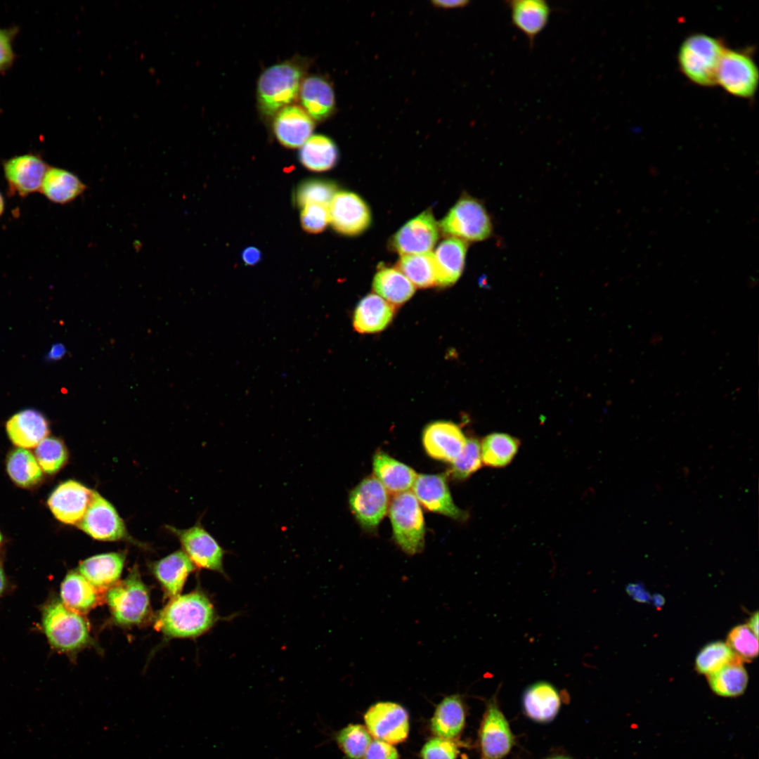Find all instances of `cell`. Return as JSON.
<instances>
[{
	"instance_id": "c3c4849f",
	"label": "cell",
	"mask_w": 759,
	"mask_h": 759,
	"mask_svg": "<svg viewBox=\"0 0 759 759\" xmlns=\"http://www.w3.org/2000/svg\"><path fill=\"white\" fill-rule=\"evenodd\" d=\"M397 750L390 744L376 739L370 742L364 759H398Z\"/></svg>"
},
{
	"instance_id": "ac0fdd59",
	"label": "cell",
	"mask_w": 759,
	"mask_h": 759,
	"mask_svg": "<svg viewBox=\"0 0 759 759\" xmlns=\"http://www.w3.org/2000/svg\"><path fill=\"white\" fill-rule=\"evenodd\" d=\"M92 494L93 491L81 483L68 480L55 488L47 502L58 520L78 525L87 510Z\"/></svg>"
},
{
	"instance_id": "7a4b0ae2",
	"label": "cell",
	"mask_w": 759,
	"mask_h": 759,
	"mask_svg": "<svg viewBox=\"0 0 759 759\" xmlns=\"http://www.w3.org/2000/svg\"><path fill=\"white\" fill-rule=\"evenodd\" d=\"M722 41L711 35L694 33L681 43L677 62L682 73L692 83L710 87L717 84L716 77L725 49Z\"/></svg>"
},
{
	"instance_id": "f35d334b",
	"label": "cell",
	"mask_w": 759,
	"mask_h": 759,
	"mask_svg": "<svg viewBox=\"0 0 759 759\" xmlns=\"http://www.w3.org/2000/svg\"><path fill=\"white\" fill-rule=\"evenodd\" d=\"M743 663L729 647L721 641L713 642L704 646L699 652L695 666L700 674L708 675L733 663Z\"/></svg>"
},
{
	"instance_id": "b9f144b4",
	"label": "cell",
	"mask_w": 759,
	"mask_h": 759,
	"mask_svg": "<svg viewBox=\"0 0 759 759\" xmlns=\"http://www.w3.org/2000/svg\"><path fill=\"white\" fill-rule=\"evenodd\" d=\"M35 458L41 469L47 474H54L66 463L67 451L62 441L48 437L36 447Z\"/></svg>"
},
{
	"instance_id": "8992f818",
	"label": "cell",
	"mask_w": 759,
	"mask_h": 759,
	"mask_svg": "<svg viewBox=\"0 0 759 759\" xmlns=\"http://www.w3.org/2000/svg\"><path fill=\"white\" fill-rule=\"evenodd\" d=\"M394 539L406 554L414 555L424 546V521L420 502L410 491L397 494L389 508Z\"/></svg>"
},
{
	"instance_id": "cb8c5ba5",
	"label": "cell",
	"mask_w": 759,
	"mask_h": 759,
	"mask_svg": "<svg viewBox=\"0 0 759 759\" xmlns=\"http://www.w3.org/2000/svg\"><path fill=\"white\" fill-rule=\"evenodd\" d=\"M125 559L123 552L94 555L79 564V571L100 592L108 590L119 581Z\"/></svg>"
},
{
	"instance_id": "9a60e30c",
	"label": "cell",
	"mask_w": 759,
	"mask_h": 759,
	"mask_svg": "<svg viewBox=\"0 0 759 759\" xmlns=\"http://www.w3.org/2000/svg\"><path fill=\"white\" fill-rule=\"evenodd\" d=\"M329 222L338 233L345 235H357L370 226L371 215L369 207L356 193L337 192L328 206Z\"/></svg>"
},
{
	"instance_id": "f546056e",
	"label": "cell",
	"mask_w": 759,
	"mask_h": 759,
	"mask_svg": "<svg viewBox=\"0 0 759 759\" xmlns=\"http://www.w3.org/2000/svg\"><path fill=\"white\" fill-rule=\"evenodd\" d=\"M86 185L74 173L65 169L49 167L40 192L51 202L65 205L82 195Z\"/></svg>"
},
{
	"instance_id": "ee69618b",
	"label": "cell",
	"mask_w": 759,
	"mask_h": 759,
	"mask_svg": "<svg viewBox=\"0 0 759 759\" xmlns=\"http://www.w3.org/2000/svg\"><path fill=\"white\" fill-rule=\"evenodd\" d=\"M726 644L743 661L749 662L758 656V637L747 625L733 628L727 635Z\"/></svg>"
},
{
	"instance_id": "ba28073f",
	"label": "cell",
	"mask_w": 759,
	"mask_h": 759,
	"mask_svg": "<svg viewBox=\"0 0 759 759\" xmlns=\"http://www.w3.org/2000/svg\"><path fill=\"white\" fill-rule=\"evenodd\" d=\"M716 82L736 97H753L758 87L759 70L749 51L726 47L718 65Z\"/></svg>"
},
{
	"instance_id": "5bb4252c",
	"label": "cell",
	"mask_w": 759,
	"mask_h": 759,
	"mask_svg": "<svg viewBox=\"0 0 759 759\" xmlns=\"http://www.w3.org/2000/svg\"><path fill=\"white\" fill-rule=\"evenodd\" d=\"M368 732L375 738L390 744L406 739L409 718L406 710L394 702H379L372 705L364 715Z\"/></svg>"
},
{
	"instance_id": "836d02e7",
	"label": "cell",
	"mask_w": 759,
	"mask_h": 759,
	"mask_svg": "<svg viewBox=\"0 0 759 759\" xmlns=\"http://www.w3.org/2000/svg\"><path fill=\"white\" fill-rule=\"evenodd\" d=\"M299 160L308 169L324 171L332 169L338 160V150L335 142L320 134L311 136L301 146Z\"/></svg>"
},
{
	"instance_id": "7dc6e473",
	"label": "cell",
	"mask_w": 759,
	"mask_h": 759,
	"mask_svg": "<svg viewBox=\"0 0 759 759\" xmlns=\"http://www.w3.org/2000/svg\"><path fill=\"white\" fill-rule=\"evenodd\" d=\"M15 33L13 30L0 28V72L9 68L13 63L12 41Z\"/></svg>"
},
{
	"instance_id": "91938a15",
	"label": "cell",
	"mask_w": 759,
	"mask_h": 759,
	"mask_svg": "<svg viewBox=\"0 0 759 759\" xmlns=\"http://www.w3.org/2000/svg\"><path fill=\"white\" fill-rule=\"evenodd\" d=\"M1 539H2V537H1V533H0V543H1Z\"/></svg>"
},
{
	"instance_id": "9f6ffc18",
	"label": "cell",
	"mask_w": 759,
	"mask_h": 759,
	"mask_svg": "<svg viewBox=\"0 0 759 759\" xmlns=\"http://www.w3.org/2000/svg\"><path fill=\"white\" fill-rule=\"evenodd\" d=\"M6 585V578L4 570L0 565V595L3 592Z\"/></svg>"
},
{
	"instance_id": "3957f363",
	"label": "cell",
	"mask_w": 759,
	"mask_h": 759,
	"mask_svg": "<svg viewBox=\"0 0 759 759\" xmlns=\"http://www.w3.org/2000/svg\"><path fill=\"white\" fill-rule=\"evenodd\" d=\"M304 72V64L292 60L265 70L257 85L260 112L266 117H272L294 100L299 93Z\"/></svg>"
},
{
	"instance_id": "681fc988",
	"label": "cell",
	"mask_w": 759,
	"mask_h": 759,
	"mask_svg": "<svg viewBox=\"0 0 759 759\" xmlns=\"http://www.w3.org/2000/svg\"><path fill=\"white\" fill-rule=\"evenodd\" d=\"M626 592L636 602L648 603L651 601V595L641 583L628 584Z\"/></svg>"
},
{
	"instance_id": "ffe728a7",
	"label": "cell",
	"mask_w": 759,
	"mask_h": 759,
	"mask_svg": "<svg viewBox=\"0 0 759 759\" xmlns=\"http://www.w3.org/2000/svg\"><path fill=\"white\" fill-rule=\"evenodd\" d=\"M505 4L512 25L526 37L532 48L549 23L550 5L545 0H510Z\"/></svg>"
},
{
	"instance_id": "60d3db41",
	"label": "cell",
	"mask_w": 759,
	"mask_h": 759,
	"mask_svg": "<svg viewBox=\"0 0 759 759\" xmlns=\"http://www.w3.org/2000/svg\"><path fill=\"white\" fill-rule=\"evenodd\" d=\"M336 193V185L332 181L309 179L303 181L299 186L296 193V202L301 207L309 204L328 207Z\"/></svg>"
},
{
	"instance_id": "bcb514c9",
	"label": "cell",
	"mask_w": 759,
	"mask_h": 759,
	"mask_svg": "<svg viewBox=\"0 0 759 759\" xmlns=\"http://www.w3.org/2000/svg\"><path fill=\"white\" fill-rule=\"evenodd\" d=\"M458 750L450 739L436 737L428 741L423 746L422 759H456Z\"/></svg>"
},
{
	"instance_id": "4fadbf2b",
	"label": "cell",
	"mask_w": 759,
	"mask_h": 759,
	"mask_svg": "<svg viewBox=\"0 0 759 759\" xmlns=\"http://www.w3.org/2000/svg\"><path fill=\"white\" fill-rule=\"evenodd\" d=\"M2 165L9 195L20 197L40 191L49 167L41 156L34 153L13 156L4 160Z\"/></svg>"
},
{
	"instance_id": "603a6c76",
	"label": "cell",
	"mask_w": 759,
	"mask_h": 759,
	"mask_svg": "<svg viewBox=\"0 0 759 759\" xmlns=\"http://www.w3.org/2000/svg\"><path fill=\"white\" fill-rule=\"evenodd\" d=\"M562 705V696L557 688L550 682L539 681L529 685L522 696L524 714L531 720L546 723L558 714Z\"/></svg>"
},
{
	"instance_id": "9c48e42d",
	"label": "cell",
	"mask_w": 759,
	"mask_h": 759,
	"mask_svg": "<svg viewBox=\"0 0 759 759\" xmlns=\"http://www.w3.org/2000/svg\"><path fill=\"white\" fill-rule=\"evenodd\" d=\"M349 507L365 530L375 529L389 510L387 490L375 476L364 478L349 495Z\"/></svg>"
},
{
	"instance_id": "d590c367",
	"label": "cell",
	"mask_w": 759,
	"mask_h": 759,
	"mask_svg": "<svg viewBox=\"0 0 759 759\" xmlns=\"http://www.w3.org/2000/svg\"><path fill=\"white\" fill-rule=\"evenodd\" d=\"M743 663H733L707 675L711 690L722 697H737L746 690L748 682V673Z\"/></svg>"
},
{
	"instance_id": "277c9868",
	"label": "cell",
	"mask_w": 759,
	"mask_h": 759,
	"mask_svg": "<svg viewBox=\"0 0 759 759\" xmlns=\"http://www.w3.org/2000/svg\"><path fill=\"white\" fill-rule=\"evenodd\" d=\"M42 625L50 644L63 652H76L93 643L83 614L60 601L48 603L42 613Z\"/></svg>"
},
{
	"instance_id": "74e56055",
	"label": "cell",
	"mask_w": 759,
	"mask_h": 759,
	"mask_svg": "<svg viewBox=\"0 0 759 759\" xmlns=\"http://www.w3.org/2000/svg\"><path fill=\"white\" fill-rule=\"evenodd\" d=\"M401 271L419 288H427L436 285L435 267L432 252L424 254L402 255L398 264Z\"/></svg>"
},
{
	"instance_id": "484cf974",
	"label": "cell",
	"mask_w": 759,
	"mask_h": 759,
	"mask_svg": "<svg viewBox=\"0 0 759 759\" xmlns=\"http://www.w3.org/2000/svg\"><path fill=\"white\" fill-rule=\"evenodd\" d=\"M195 568L187 554L178 550L153 563L152 571L165 595L171 599L180 595L188 576Z\"/></svg>"
},
{
	"instance_id": "6da1fadb",
	"label": "cell",
	"mask_w": 759,
	"mask_h": 759,
	"mask_svg": "<svg viewBox=\"0 0 759 759\" xmlns=\"http://www.w3.org/2000/svg\"><path fill=\"white\" fill-rule=\"evenodd\" d=\"M219 616L202 590L178 595L157 614L155 628L171 638H195L211 629Z\"/></svg>"
},
{
	"instance_id": "e0dca14e",
	"label": "cell",
	"mask_w": 759,
	"mask_h": 759,
	"mask_svg": "<svg viewBox=\"0 0 759 759\" xmlns=\"http://www.w3.org/2000/svg\"><path fill=\"white\" fill-rule=\"evenodd\" d=\"M414 495L427 510L458 521L468 515L453 502L444 474H419L413 486Z\"/></svg>"
},
{
	"instance_id": "f907efd6",
	"label": "cell",
	"mask_w": 759,
	"mask_h": 759,
	"mask_svg": "<svg viewBox=\"0 0 759 759\" xmlns=\"http://www.w3.org/2000/svg\"><path fill=\"white\" fill-rule=\"evenodd\" d=\"M242 259L245 264L254 265L259 262L261 259V252L254 247H249L245 249L242 253Z\"/></svg>"
},
{
	"instance_id": "e575fe53",
	"label": "cell",
	"mask_w": 759,
	"mask_h": 759,
	"mask_svg": "<svg viewBox=\"0 0 759 759\" xmlns=\"http://www.w3.org/2000/svg\"><path fill=\"white\" fill-rule=\"evenodd\" d=\"M519 445L517 438L507 434H488L481 443L482 462L491 467H505L516 455Z\"/></svg>"
},
{
	"instance_id": "83f0119b",
	"label": "cell",
	"mask_w": 759,
	"mask_h": 759,
	"mask_svg": "<svg viewBox=\"0 0 759 759\" xmlns=\"http://www.w3.org/2000/svg\"><path fill=\"white\" fill-rule=\"evenodd\" d=\"M299 97L304 110L313 119L328 118L335 108V99L331 84L325 79L311 76L302 81Z\"/></svg>"
},
{
	"instance_id": "8d00e7d4",
	"label": "cell",
	"mask_w": 759,
	"mask_h": 759,
	"mask_svg": "<svg viewBox=\"0 0 759 759\" xmlns=\"http://www.w3.org/2000/svg\"><path fill=\"white\" fill-rule=\"evenodd\" d=\"M6 468L11 479L23 488L32 487L42 479V470L35 456L25 448H18L10 453Z\"/></svg>"
},
{
	"instance_id": "7c38bea8",
	"label": "cell",
	"mask_w": 759,
	"mask_h": 759,
	"mask_svg": "<svg viewBox=\"0 0 759 759\" xmlns=\"http://www.w3.org/2000/svg\"><path fill=\"white\" fill-rule=\"evenodd\" d=\"M479 737L484 759H502L514 746V735L499 707L496 695L487 702Z\"/></svg>"
},
{
	"instance_id": "7402d4cb",
	"label": "cell",
	"mask_w": 759,
	"mask_h": 759,
	"mask_svg": "<svg viewBox=\"0 0 759 759\" xmlns=\"http://www.w3.org/2000/svg\"><path fill=\"white\" fill-rule=\"evenodd\" d=\"M467 242L450 237L443 240L433 252L436 285L448 287L458 281L465 267Z\"/></svg>"
},
{
	"instance_id": "f6af8a7d",
	"label": "cell",
	"mask_w": 759,
	"mask_h": 759,
	"mask_svg": "<svg viewBox=\"0 0 759 759\" xmlns=\"http://www.w3.org/2000/svg\"><path fill=\"white\" fill-rule=\"evenodd\" d=\"M303 229L311 233L323 231L329 223L328 207L309 204L302 207L300 216Z\"/></svg>"
},
{
	"instance_id": "4316f807",
	"label": "cell",
	"mask_w": 759,
	"mask_h": 759,
	"mask_svg": "<svg viewBox=\"0 0 759 759\" xmlns=\"http://www.w3.org/2000/svg\"><path fill=\"white\" fill-rule=\"evenodd\" d=\"M394 309L391 304L375 294L364 297L357 304L353 318L354 330L362 334H370L384 330L393 319Z\"/></svg>"
},
{
	"instance_id": "f1b7e54d",
	"label": "cell",
	"mask_w": 759,
	"mask_h": 759,
	"mask_svg": "<svg viewBox=\"0 0 759 759\" xmlns=\"http://www.w3.org/2000/svg\"><path fill=\"white\" fill-rule=\"evenodd\" d=\"M372 467L375 476L385 489L396 494L413 488L417 476L411 467L381 450L374 455Z\"/></svg>"
},
{
	"instance_id": "f5cc1de1",
	"label": "cell",
	"mask_w": 759,
	"mask_h": 759,
	"mask_svg": "<svg viewBox=\"0 0 759 759\" xmlns=\"http://www.w3.org/2000/svg\"><path fill=\"white\" fill-rule=\"evenodd\" d=\"M66 353L65 347L60 343L55 344L52 346L48 353V358L49 360H59Z\"/></svg>"
},
{
	"instance_id": "5b68a950",
	"label": "cell",
	"mask_w": 759,
	"mask_h": 759,
	"mask_svg": "<svg viewBox=\"0 0 759 759\" xmlns=\"http://www.w3.org/2000/svg\"><path fill=\"white\" fill-rule=\"evenodd\" d=\"M106 600L113 621L119 625L134 626L151 616L148 589L134 566L128 576L107 590Z\"/></svg>"
},
{
	"instance_id": "2e32d148",
	"label": "cell",
	"mask_w": 759,
	"mask_h": 759,
	"mask_svg": "<svg viewBox=\"0 0 759 759\" xmlns=\"http://www.w3.org/2000/svg\"><path fill=\"white\" fill-rule=\"evenodd\" d=\"M439 227L432 212L426 210L410 220L393 236L391 247L401 255L432 252L439 238Z\"/></svg>"
},
{
	"instance_id": "ab89813d",
	"label": "cell",
	"mask_w": 759,
	"mask_h": 759,
	"mask_svg": "<svg viewBox=\"0 0 759 759\" xmlns=\"http://www.w3.org/2000/svg\"><path fill=\"white\" fill-rule=\"evenodd\" d=\"M335 738L349 759H361L371 742L370 733L361 725H347L337 732Z\"/></svg>"
},
{
	"instance_id": "30bf717a",
	"label": "cell",
	"mask_w": 759,
	"mask_h": 759,
	"mask_svg": "<svg viewBox=\"0 0 759 759\" xmlns=\"http://www.w3.org/2000/svg\"><path fill=\"white\" fill-rule=\"evenodd\" d=\"M167 528L178 537L183 552L195 567L224 574L226 551L200 523L187 529L170 526Z\"/></svg>"
},
{
	"instance_id": "db71d44e",
	"label": "cell",
	"mask_w": 759,
	"mask_h": 759,
	"mask_svg": "<svg viewBox=\"0 0 759 759\" xmlns=\"http://www.w3.org/2000/svg\"><path fill=\"white\" fill-rule=\"evenodd\" d=\"M747 626L751 632L758 637V612H755L750 618Z\"/></svg>"
},
{
	"instance_id": "6f0895ef",
	"label": "cell",
	"mask_w": 759,
	"mask_h": 759,
	"mask_svg": "<svg viewBox=\"0 0 759 759\" xmlns=\"http://www.w3.org/2000/svg\"><path fill=\"white\" fill-rule=\"evenodd\" d=\"M5 209V201L2 194L0 193V216L4 213Z\"/></svg>"
},
{
	"instance_id": "11a10c76",
	"label": "cell",
	"mask_w": 759,
	"mask_h": 759,
	"mask_svg": "<svg viewBox=\"0 0 759 759\" xmlns=\"http://www.w3.org/2000/svg\"><path fill=\"white\" fill-rule=\"evenodd\" d=\"M651 600L652 601V603H653L654 606L655 607L658 608V609L663 606V605L665 603L664 597L661 595H659V594H654L651 597Z\"/></svg>"
},
{
	"instance_id": "8fae6325",
	"label": "cell",
	"mask_w": 759,
	"mask_h": 759,
	"mask_svg": "<svg viewBox=\"0 0 759 759\" xmlns=\"http://www.w3.org/2000/svg\"><path fill=\"white\" fill-rule=\"evenodd\" d=\"M77 526L98 540H130L124 523L115 508L95 491H93L87 510Z\"/></svg>"
},
{
	"instance_id": "44dd1931",
	"label": "cell",
	"mask_w": 759,
	"mask_h": 759,
	"mask_svg": "<svg viewBox=\"0 0 759 759\" xmlns=\"http://www.w3.org/2000/svg\"><path fill=\"white\" fill-rule=\"evenodd\" d=\"M275 115L273 131L278 141L284 146L301 147L311 136L314 122L302 108L287 105Z\"/></svg>"
},
{
	"instance_id": "d4e9b609",
	"label": "cell",
	"mask_w": 759,
	"mask_h": 759,
	"mask_svg": "<svg viewBox=\"0 0 759 759\" xmlns=\"http://www.w3.org/2000/svg\"><path fill=\"white\" fill-rule=\"evenodd\" d=\"M6 429L11 441L22 448L37 447L48 434V423L44 416L34 409H26L13 415Z\"/></svg>"
},
{
	"instance_id": "d6a6232c",
	"label": "cell",
	"mask_w": 759,
	"mask_h": 759,
	"mask_svg": "<svg viewBox=\"0 0 759 759\" xmlns=\"http://www.w3.org/2000/svg\"><path fill=\"white\" fill-rule=\"evenodd\" d=\"M375 292L390 304L400 306L409 300L415 289L408 278L398 269L384 267L373 279Z\"/></svg>"
},
{
	"instance_id": "52a82bcc",
	"label": "cell",
	"mask_w": 759,
	"mask_h": 759,
	"mask_svg": "<svg viewBox=\"0 0 759 759\" xmlns=\"http://www.w3.org/2000/svg\"><path fill=\"white\" fill-rule=\"evenodd\" d=\"M443 233L466 242H480L493 234L492 219L479 200L465 195L460 198L439 226Z\"/></svg>"
},
{
	"instance_id": "d6986e66",
	"label": "cell",
	"mask_w": 759,
	"mask_h": 759,
	"mask_svg": "<svg viewBox=\"0 0 759 759\" xmlns=\"http://www.w3.org/2000/svg\"><path fill=\"white\" fill-rule=\"evenodd\" d=\"M467 439L452 422L436 421L428 424L422 432V443L432 458L452 463L464 450Z\"/></svg>"
},
{
	"instance_id": "816d5d0a",
	"label": "cell",
	"mask_w": 759,
	"mask_h": 759,
	"mask_svg": "<svg viewBox=\"0 0 759 759\" xmlns=\"http://www.w3.org/2000/svg\"><path fill=\"white\" fill-rule=\"evenodd\" d=\"M432 3L436 6L442 7V8H460V7L466 6L469 4V1H465V0H455V1L454 0H450V1L445 0V1H432Z\"/></svg>"
},
{
	"instance_id": "7bdbcfd3",
	"label": "cell",
	"mask_w": 759,
	"mask_h": 759,
	"mask_svg": "<svg viewBox=\"0 0 759 759\" xmlns=\"http://www.w3.org/2000/svg\"><path fill=\"white\" fill-rule=\"evenodd\" d=\"M481 464V443L476 439H467L464 450L451 463L449 473L455 479L463 480L479 469Z\"/></svg>"
},
{
	"instance_id": "1f68e13d",
	"label": "cell",
	"mask_w": 759,
	"mask_h": 759,
	"mask_svg": "<svg viewBox=\"0 0 759 759\" xmlns=\"http://www.w3.org/2000/svg\"><path fill=\"white\" fill-rule=\"evenodd\" d=\"M465 722L464 702L460 695L453 694L445 697L437 706L431 720V728L439 737L451 739L461 732Z\"/></svg>"
},
{
	"instance_id": "680465c9",
	"label": "cell",
	"mask_w": 759,
	"mask_h": 759,
	"mask_svg": "<svg viewBox=\"0 0 759 759\" xmlns=\"http://www.w3.org/2000/svg\"><path fill=\"white\" fill-rule=\"evenodd\" d=\"M547 759H571V758H570L569 757H566V756H564V755H555V756L550 757V758H548Z\"/></svg>"
},
{
	"instance_id": "4dcf8cb0",
	"label": "cell",
	"mask_w": 759,
	"mask_h": 759,
	"mask_svg": "<svg viewBox=\"0 0 759 759\" xmlns=\"http://www.w3.org/2000/svg\"><path fill=\"white\" fill-rule=\"evenodd\" d=\"M62 602L68 608L80 613H86L100 602L97 590L79 572L69 573L60 587Z\"/></svg>"
}]
</instances>
